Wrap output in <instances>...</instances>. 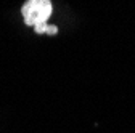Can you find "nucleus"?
<instances>
[{"mask_svg": "<svg viewBox=\"0 0 135 133\" xmlns=\"http://www.w3.org/2000/svg\"><path fill=\"white\" fill-rule=\"evenodd\" d=\"M23 18L27 26H39L47 23L52 14V2L50 0H27L23 5Z\"/></svg>", "mask_w": 135, "mask_h": 133, "instance_id": "nucleus-1", "label": "nucleus"}, {"mask_svg": "<svg viewBox=\"0 0 135 133\" xmlns=\"http://www.w3.org/2000/svg\"><path fill=\"white\" fill-rule=\"evenodd\" d=\"M34 30H36L37 34H50V35H53V34H56V32H58V27L48 26L47 23H44V24L36 26V27H34Z\"/></svg>", "mask_w": 135, "mask_h": 133, "instance_id": "nucleus-2", "label": "nucleus"}]
</instances>
